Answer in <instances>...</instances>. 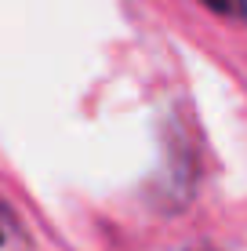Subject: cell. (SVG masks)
<instances>
[{"mask_svg":"<svg viewBox=\"0 0 247 251\" xmlns=\"http://www.w3.org/2000/svg\"><path fill=\"white\" fill-rule=\"evenodd\" d=\"M200 4L225 19H247V0H200Z\"/></svg>","mask_w":247,"mask_h":251,"instance_id":"obj_1","label":"cell"}]
</instances>
